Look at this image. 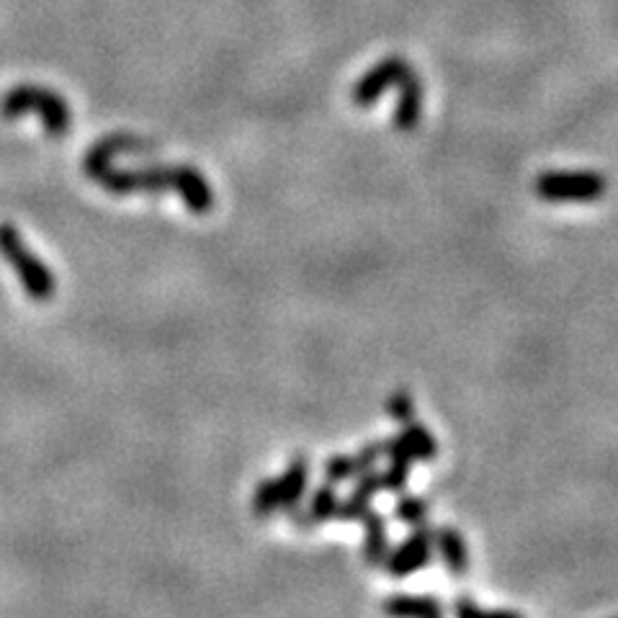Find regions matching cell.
Wrapping results in <instances>:
<instances>
[{
	"label": "cell",
	"mask_w": 618,
	"mask_h": 618,
	"mask_svg": "<svg viewBox=\"0 0 618 618\" xmlns=\"http://www.w3.org/2000/svg\"><path fill=\"white\" fill-rule=\"evenodd\" d=\"M153 145L142 142L130 134H114L96 142L88 150L86 161H82V170L90 180L101 184L111 194L130 196V194H161V191H176L180 199L186 201V207L194 214H209L214 207V194L209 180L201 176L199 170L191 165H155V168L145 170H117L111 168V157L126 155V153H147Z\"/></svg>",
	"instance_id": "obj_1"
},
{
	"label": "cell",
	"mask_w": 618,
	"mask_h": 618,
	"mask_svg": "<svg viewBox=\"0 0 618 618\" xmlns=\"http://www.w3.org/2000/svg\"><path fill=\"white\" fill-rule=\"evenodd\" d=\"M0 114L5 119H16L24 114H40L42 126L49 137H65L70 132L73 114L67 101L55 90L42 86H16L0 101Z\"/></svg>",
	"instance_id": "obj_2"
},
{
	"label": "cell",
	"mask_w": 618,
	"mask_h": 618,
	"mask_svg": "<svg viewBox=\"0 0 618 618\" xmlns=\"http://www.w3.org/2000/svg\"><path fill=\"white\" fill-rule=\"evenodd\" d=\"M0 255L11 263L24 289L34 301H49L57 291V282L42 258H36L32 247L11 222L0 224Z\"/></svg>",
	"instance_id": "obj_3"
},
{
	"label": "cell",
	"mask_w": 618,
	"mask_h": 618,
	"mask_svg": "<svg viewBox=\"0 0 618 618\" xmlns=\"http://www.w3.org/2000/svg\"><path fill=\"white\" fill-rule=\"evenodd\" d=\"M537 194L547 201H593L606 194L600 173H544L537 178Z\"/></svg>",
	"instance_id": "obj_4"
},
{
	"label": "cell",
	"mask_w": 618,
	"mask_h": 618,
	"mask_svg": "<svg viewBox=\"0 0 618 618\" xmlns=\"http://www.w3.org/2000/svg\"><path fill=\"white\" fill-rule=\"evenodd\" d=\"M410 70L412 67L407 65L402 57H397V55L384 57L379 65L372 67V70H368L364 78L356 82V88H353V103L361 109L374 107L376 98H379L387 88L399 86V80H402Z\"/></svg>",
	"instance_id": "obj_5"
},
{
	"label": "cell",
	"mask_w": 618,
	"mask_h": 618,
	"mask_svg": "<svg viewBox=\"0 0 618 618\" xmlns=\"http://www.w3.org/2000/svg\"><path fill=\"white\" fill-rule=\"evenodd\" d=\"M431 554H433V529H428L423 523V526H416V533H412L405 544H399L395 552L389 549L387 560H384V567L389 570V575L405 577V575H412V572L423 570L426 564L431 562Z\"/></svg>",
	"instance_id": "obj_6"
},
{
	"label": "cell",
	"mask_w": 618,
	"mask_h": 618,
	"mask_svg": "<svg viewBox=\"0 0 618 618\" xmlns=\"http://www.w3.org/2000/svg\"><path fill=\"white\" fill-rule=\"evenodd\" d=\"M399 107L395 111V126L399 132H412L418 126L420 111H423V86L416 70H410L399 80Z\"/></svg>",
	"instance_id": "obj_7"
},
{
	"label": "cell",
	"mask_w": 618,
	"mask_h": 618,
	"mask_svg": "<svg viewBox=\"0 0 618 618\" xmlns=\"http://www.w3.org/2000/svg\"><path fill=\"white\" fill-rule=\"evenodd\" d=\"M361 523L366 529V541H364V556L368 564H384L389 554V541H387V526H384V518L379 512L372 510L368 505L364 516H361Z\"/></svg>",
	"instance_id": "obj_8"
},
{
	"label": "cell",
	"mask_w": 618,
	"mask_h": 618,
	"mask_svg": "<svg viewBox=\"0 0 618 618\" xmlns=\"http://www.w3.org/2000/svg\"><path fill=\"white\" fill-rule=\"evenodd\" d=\"M307 479H309V462L305 456H294L289 466H286L284 477L278 479V485H282V508L286 510H294L299 508L301 497H305V489H307Z\"/></svg>",
	"instance_id": "obj_9"
},
{
	"label": "cell",
	"mask_w": 618,
	"mask_h": 618,
	"mask_svg": "<svg viewBox=\"0 0 618 618\" xmlns=\"http://www.w3.org/2000/svg\"><path fill=\"white\" fill-rule=\"evenodd\" d=\"M433 544L439 547V554L443 564H446L449 572L454 575H462L470 567V554H466V544L462 539V533L456 529H435L433 531Z\"/></svg>",
	"instance_id": "obj_10"
},
{
	"label": "cell",
	"mask_w": 618,
	"mask_h": 618,
	"mask_svg": "<svg viewBox=\"0 0 618 618\" xmlns=\"http://www.w3.org/2000/svg\"><path fill=\"white\" fill-rule=\"evenodd\" d=\"M384 614L433 618L443 614V606L433 595H391L389 600H384Z\"/></svg>",
	"instance_id": "obj_11"
},
{
	"label": "cell",
	"mask_w": 618,
	"mask_h": 618,
	"mask_svg": "<svg viewBox=\"0 0 618 618\" xmlns=\"http://www.w3.org/2000/svg\"><path fill=\"white\" fill-rule=\"evenodd\" d=\"M402 439L407 441V446H410L416 462H433L435 454H439V443H435L433 435L428 433L423 426L416 423V420L405 423Z\"/></svg>",
	"instance_id": "obj_12"
},
{
	"label": "cell",
	"mask_w": 618,
	"mask_h": 618,
	"mask_svg": "<svg viewBox=\"0 0 618 618\" xmlns=\"http://www.w3.org/2000/svg\"><path fill=\"white\" fill-rule=\"evenodd\" d=\"M335 508H338V493H335V487L328 482V485L320 487L318 493L312 495V500H309L307 516H309V521H312V529L314 526L330 521V518L335 516Z\"/></svg>",
	"instance_id": "obj_13"
},
{
	"label": "cell",
	"mask_w": 618,
	"mask_h": 618,
	"mask_svg": "<svg viewBox=\"0 0 618 618\" xmlns=\"http://www.w3.org/2000/svg\"><path fill=\"white\" fill-rule=\"evenodd\" d=\"M278 508H282V485L278 479H263L253 495V512L258 518H266Z\"/></svg>",
	"instance_id": "obj_14"
},
{
	"label": "cell",
	"mask_w": 618,
	"mask_h": 618,
	"mask_svg": "<svg viewBox=\"0 0 618 618\" xmlns=\"http://www.w3.org/2000/svg\"><path fill=\"white\" fill-rule=\"evenodd\" d=\"M426 512H428L426 500H420V497H416V495L399 497V503H397V508H395V516L405 526H410V529H416V526H423L426 523Z\"/></svg>",
	"instance_id": "obj_15"
},
{
	"label": "cell",
	"mask_w": 618,
	"mask_h": 618,
	"mask_svg": "<svg viewBox=\"0 0 618 618\" xmlns=\"http://www.w3.org/2000/svg\"><path fill=\"white\" fill-rule=\"evenodd\" d=\"M356 477H358L356 456H333L325 462V479L330 485H338V482H349Z\"/></svg>",
	"instance_id": "obj_16"
},
{
	"label": "cell",
	"mask_w": 618,
	"mask_h": 618,
	"mask_svg": "<svg viewBox=\"0 0 618 618\" xmlns=\"http://www.w3.org/2000/svg\"><path fill=\"white\" fill-rule=\"evenodd\" d=\"M387 412L391 418L397 420V423H410V420H416V402H412V397L407 395V391H395L387 399Z\"/></svg>",
	"instance_id": "obj_17"
},
{
	"label": "cell",
	"mask_w": 618,
	"mask_h": 618,
	"mask_svg": "<svg viewBox=\"0 0 618 618\" xmlns=\"http://www.w3.org/2000/svg\"><path fill=\"white\" fill-rule=\"evenodd\" d=\"M368 500H364V497H358V495H351L349 500H338V508H335V521H361V516H364L366 508H368Z\"/></svg>",
	"instance_id": "obj_18"
},
{
	"label": "cell",
	"mask_w": 618,
	"mask_h": 618,
	"mask_svg": "<svg viewBox=\"0 0 618 618\" xmlns=\"http://www.w3.org/2000/svg\"><path fill=\"white\" fill-rule=\"evenodd\" d=\"M407 472H410V466H407V464L389 462L387 470L379 472L382 489H391V493H402L405 485H407Z\"/></svg>",
	"instance_id": "obj_19"
},
{
	"label": "cell",
	"mask_w": 618,
	"mask_h": 618,
	"mask_svg": "<svg viewBox=\"0 0 618 618\" xmlns=\"http://www.w3.org/2000/svg\"><path fill=\"white\" fill-rule=\"evenodd\" d=\"M382 489V477H379V472H374V470H366V472H361L358 477H356V489H353V495H358V497H364V500L372 503V497L379 493Z\"/></svg>",
	"instance_id": "obj_20"
},
{
	"label": "cell",
	"mask_w": 618,
	"mask_h": 618,
	"mask_svg": "<svg viewBox=\"0 0 618 618\" xmlns=\"http://www.w3.org/2000/svg\"><path fill=\"white\" fill-rule=\"evenodd\" d=\"M454 610H456L459 616H487V610L477 608V603L470 600V598H459Z\"/></svg>",
	"instance_id": "obj_21"
}]
</instances>
